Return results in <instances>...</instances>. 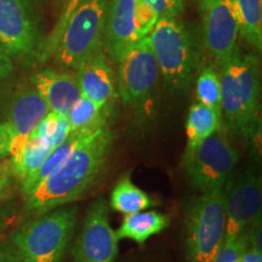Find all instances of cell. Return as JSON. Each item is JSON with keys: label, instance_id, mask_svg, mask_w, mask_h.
Wrapping results in <instances>:
<instances>
[{"label": "cell", "instance_id": "17", "mask_svg": "<svg viewBox=\"0 0 262 262\" xmlns=\"http://www.w3.org/2000/svg\"><path fill=\"white\" fill-rule=\"evenodd\" d=\"M170 225L168 215L158 211H137L126 215L116 233L120 239H130L139 244H143L150 237L160 233Z\"/></svg>", "mask_w": 262, "mask_h": 262}, {"label": "cell", "instance_id": "24", "mask_svg": "<svg viewBox=\"0 0 262 262\" xmlns=\"http://www.w3.org/2000/svg\"><path fill=\"white\" fill-rule=\"evenodd\" d=\"M70 133L71 126L68 117L50 111L44 117V119L38 124V126L33 130L28 139L44 141V142L49 143L52 148H55L67 139Z\"/></svg>", "mask_w": 262, "mask_h": 262}, {"label": "cell", "instance_id": "21", "mask_svg": "<svg viewBox=\"0 0 262 262\" xmlns=\"http://www.w3.org/2000/svg\"><path fill=\"white\" fill-rule=\"evenodd\" d=\"M112 108L101 107L89 98L81 96L68 113L72 133H94L107 125Z\"/></svg>", "mask_w": 262, "mask_h": 262}, {"label": "cell", "instance_id": "11", "mask_svg": "<svg viewBox=\"0 0 262 262\" xmlns=\"http://www.w3.org/2000/svg\"><path fill=\"white\" fill-rule=\"evenodd\" d=\"M119 238L108 219V205L98 198L90 205L80 233L72 247L73 262H114Z\"/></svg>", "mask_w": 262, "mask_h": 262}, {"label": "cell", "instance_id": "15", "mask_svg": "<svg viewBox=\"0 0 262 262\" xmlns=\"http://www.w3.org/2000/svg\"><path fill=\"white\" fill-rule=\"evenodd\" d=\"M75 78L81 96L89 98L101 107L112 108L117 96L116 83L102 45L98 47L78 68Z\"/></svg>", "mask_w": 262, "mask_h": 262}, {"label": "cell", "instance_id": "19", "mask_svg": "<svg viewBox=\"0 0 262 262\" xmlns=\"http://www.w3.org/2000/svg\"><path fill=\"white\" fill-rule=\"evenodd\" d=\"M153 204V199L137 187L129 176L120 179L111 193V208L125 216L146 210Z\"/></svg>", "mask_w": 262, "mask_h": 262}, {"label": "cell", "instance_id": "30", "mask_svg": "<svg viewBox=\"0 0 262 262\" xmlns=\"http://www.w3.org/2000/svg\"><path fill=\"white\" fill-rule=\"evenodd\" d=\"M15 179L12 172L11 162L10 159H5L0 162V199L5 195V193L11 187L12 180Z\"/></svg>", "mask_w": 262, "mask_h": 262}, {"label": "cell", "instance_id": "31", "mask_svg": "<svg viewBox=\"0 0 262 262\" xmlns=\"http://www.w3.org/2000/svg\"><path fill=\"white\" fill-rule=\"evenodd\" d=\"M12 141V129L9 122L0 123V159L10 156V147Z\"/></svg>", "mask_w": 262, "mask_h": 262}, {"label": "cell", "instance_id": "22", "mask_svg": "<svg viewBox=\"0 0 262 262\" xmlns=\"http://www.w3.org/2000/svg\"><path fill=\"white\" fill-rule=\"evenodd\" d=\"M52 149L54 148L44 141L28 139L25 146L10 158L15 178L19 182L28 179L40 168Z\"/></svg>", "mask_w": 262, "mask_h": 262}, {"label": "cell", "instance_id": "8", "mask_svg": "<svg viewBox=\"0 0 262 262\" xmlns=\"http://www.w3.org/2000/svg\"><path fill=\"white\" fill-rule=\"evenodd\" d=\"M39 18L32 0H0V47L29 61L41 48Z\"/></svg>", "mask_w": 262, "mask_h": 262}, {"label": "cell", "instance_id": "18", "mask_svg": "<svg viewBox=\"0 0 262 262\" xmlns=\"http://www.w3.org/2000/svg\"><path fill=\"white\" fill-rule=\"evenodd\" d=\"M237 16L239 34L251 47L262 49V2L261 0H232Z\"/></svg>", "mask_w": 262, "mask_h": 262}, {"label": "cell", "instance_id": "9", "mask_svg": "<svg viewBox=\"0 0 262 262\" xmlns=\"http://www.w3.org/2000/svg\"><path fill=\"white\" fill-rule=\"evenodd\" d=\"M116 62L118 91L123 102L126 106H139L145 102L159 77L149 37L131 45Z\"/></svg>", "mask_w": 262, "mask_h": 262}, {"label": "cell", "instance_id": "36", "mask_svg": "<svg viewBox=\"0 0 262 262\" xmlns=\"http://www.w3.org/2000/svg\"><path fill=\"white\" fill-rule=\"evenodd\" d=\"M237 262H247V260H245V258H244V256H243V255H242V256H241V258H239V260H238Z\"/></svg>", "mask_w": 262, "mask_h": 262}, {"label": "cell", "instance_id": "13", "mask_svg": "<svg viewBox=\"0 0 262 262\" xmlns=\"http://www.w3.org/2000/svg\"><path fill=\"white\" fill-rule=\"evenodd\" d=\"M50 112L47 102L34 86H25L14 95L9 106V122L12 129L10 157L16 155L28 141L33 130Z\"/></svg>", "mask_w": 262, "mask_h": 262}, {"label": "cell", "instance_id": "1", "mask_svg": "<svg viewBox=\"0 0 262 262\" xmlns=\"http://www.w3.org/2000/svg\"><path fill=\"white\" fill-rule=\"evenodd\" d=\"M112 141L107 125L84 136L54 172L24 195L26 210L38 216L80 199L102 172Z\"/></svg>", "mask_w": 262, "mask_h": 262}, {"label": "cell", "instance_id": "6", "mask_svg": "<svg viewBox=\"0 0 262 262\" xmlns=\"http://www.w3.org/2000/svg\"><path fill=\"white\" fill-rule=\"evenodd\" d=\"M238 160L237 148L219 130L195 145H187L182 168L192 187L205 194L224 189Z\"/></svg>", "mask_w": 262, "mask_h": 262}, {"label": "cell", "instance_id": "3", "mask_svg": "<svg viewBox=\"0 0 262 262\" xmlns=\"http://www.w3.org/2000/svg\"><path fill=\"white\" fill-rule=\"evenodd\" d=\"M77 208H56L16 229L10 241L25 262H61L73 237Z\"/></svg>", "mask_w": 262, "mask_h": 262}, {"label": "cell", "instance_id": "25", "mask_svg": "<svg viewBox=\"0 0 262 262\" xmlns=\"http://www.w3.org/2000/svg\"><path fill=\"white\" fill-rule=\"evenodd\" d=\"M195 93L198 102L221 113V84L220 75L214 67L204 68L196 79Z\"/></svg>", "mask_w": 262, "mask_h": 262}, {"label": "cell", "instance_id": "28", "mask_svg": "<svg viewBox=\"0 0 262 262\" xmlns=\"http://www.w3.org/2000/svg\"><path fill=\"white\" fill-rule=\"evenodd\" d=\"M159 16L150 6H148L142 0H137L136 5V24L139 29L140 38L143 39L148 37L149 33L152 32Z\"/></svg>", "mask_w": 262, "mask_h": 262}, {"label": "cell", "instance_id": "12", "mask_svg": "<svg viewBox=\"0 0 262 262\" xmlns=\"http://www.w3.org/2000/svg\"><path fill=\"white\" fill-rule=\"evenodd\" d=\"M204 41L216 63L229 60L238 49V22L232 0H201Z\"/></svg>", "mask_w": 262, "mask_h": 262}, {"label": "cell", "instance_id": "35", "mask_svg": "<svg viewBox=\"0 0 262 262\" xmlns=\"http://www.w3.org/2000/svg\"><path fill=\"white\" fill-rule=\"evenodd\" d=\"M12 216V210L9 206L0 205V233L6 228L9 224V220Z\"/></svg>", "mask_w": 262, "mask_h": 262}, {"label": "cell", "instance_id": "4", "mask_svg": "<svg viewBox=\"0 0 262 262\" xmlns=\"http://www.w3.org/2000/svg\"><path fill=\"white\" fill-rule=\"evenodd\" d=\"M111 0H81L62 29L51 56L61 67L77 71L102 45Z\"/></svg>", "mask_w": 262, "mask_h": 262}, {"label": "cell", "instance_id": "26", "mask_svg": "<svg viewBox=\"0 0 262 262\" xmlns=\"http://www.w3.org/2000/svg\"><path fill=\"white\" fill-rule=\"evenodd\" d=\"M80 3H81V0H67V2H66L63 10H62L61 16H60V18H58L56 26H55L54 31H52L48 40L45 41L44 44H41L40 51H39V54H38L39 60L45 61V60H48L49 57H51L52 51H54L55 45H56L58 38H60L62 29H63L64 25L67 24L68 19L71 18L72 14L75 11V9L78 8V5H79Z\"/></svg>", "mask_w": 262, "mask_h": 262}, {"label": "cell", "instance_id": "2", "mask_svg": "<svg viewBox=\"0 0 262 262\" xmlns=\"http://www.w3.org/2000/svg\"><path fill=\"white\" fill-rule=\"evenodd\" d=\"M221 114L234 134L250 139L256 131L260 101V66L256 55L237 51L219 64Z\"/></svg>", "mask_w": 262, "mask_h": 262}, {"label": "cell", "instance_id": "33", "mask_svg": "<svg viewBox=\"0 0 262 262\" xmlns=\"http://www.w3.org/2000/svg\"><path fill=\"white\" fill-rule=\"evenodd\" d=\"M12 71H14V63H12L11 56L0 47V80L9 77Z\"/></svg>", "mask_w": 262, "mask_h": 262}, {"label": "cell", "instance_id": "32", "mask_svg": "<svg viewBox=\"0 0 262 262\" xmlns=\"http://www.w3.org/2000/svg\"><path fill=\"white\" fill-rule=\"evenodd\" d=\"M0 262H25L10 238L8 241H0Z\"/></svg>", "mask_w": 262, "mask_h": 262}, {"label": "cell", "instance_id": "34", "mask_svg": "<svg viewBox=\"0 0 262 262\" xmlns=\"http://www.w3.org/2000/svg\"><path fill=\"white\" fill-rule=\"evenodd\" d=\"M243 256L247 262H262L261 248H257L249 243V247L243 253Z\"/></svg>", "mask_w": 262, "mask_h": 262}, {"label": "cell", "instance_id": "23", "mask_svg": "<svg viewBox=\"0 0 262 262\" xmlns=\"http://www.w3.org/2000/svg\"><path fill=\"white\" fill-rule=\"evenodd\" d=\"M89 134L91 133H72L71 131L70 135L67 136V139L51 150L50 155L48 156L45 162L41 164L40 168H39L34 173H32L28 179H26L25 181L21 182V189L24 195L33 191L42 180H45L51 172H54L55 170L67 159V157L71 155V152L74 149V147L78 145V142H79L84 136L89 135Z\"/></svg>", "mask_w": 262, "mask_h": 262}, {"label": "cell", "instance_id": "16", "mask_svg": "<svg viewBox=\"0 0 262 262\" xmlns=\"http://www.w3.org/2000/svg\"><path fill=\"white\" fill-rule=\"evenodd\" d=\"M31 81L47 102L49 111L62 116H68L81 97L77 78L67 72L42 70L33 74Z\"/></svg>", "mask_w": 262, "mask_h": 262}, {"label": "cell", "instance_id": "27", "mask_svg": "<svg viewBox=\"0 0 262 262\" xmlns=\"http://www.w3.org/2000/svg\"><path fill=\"white\" fill-rule=\"evenodd\" d=\"M249 229L237 238L225 239L224 244L212 262H237L249 247Z\"/></svg>", "mask_w": 262, "mask_h": 262}, {"label": "cell", "instance_id": "14", "mask_svg": "<svg viewBox=\"0 0 262 262\" xmlns=\"http://www.w3.org/2000/svg\"><path fill=\"white\" fill-rule=\"evenodd\" d=\"M137 0H111L106 16L102 48L114 61L141 40L136 24Z\"/></svg>", "mask_w": 262, "mask_h": 262}, {"label": "cell", "instance_id": "29", "mask_svg": "<svg viewBox=\"0 0 262 262\" xmlns=\"http://www.w3.org/2000/svg\"><path fill=\"white\" fill-rule=\"evenodd\" d=\"M159 17H178L183 12V0H142Z\"/></svg>", "mask_w": 262, "mask_h": 262}, {"label": "cell", "instance_id": "7", "mask_svg": "<svg viewBox=\"0 0 262 262\" xmlns=\"http://www.w3.org/2000/svg\"><path fill=\"white\" fill-rule=\"evenodd\" d=\"M224 189L193 199L186 212L187 262H212L225 242Z\"/></svg>", "mask_w": 262, "mask_h": 262}, {"label": "cell", "instance_id": "5", "mask_svg": "<svg viewBox=\"0 0 262 262\" xmlns=\"http://www.w3.org/2000/svg\"><path fill=\"white\" fill-rule=\"evenodd\" d=\"M148 37L164 83L171 91L185 89L196 60L187 28L176 17H159Z\"/></svg>", "mask_w": 262, "mask_h": 262}, {"label": "cell", "instance_id": "20", "mask_svg": "<svg viewBox=\"0 0 262 262\" xmlns=\"http://www.w3.org/2000/svg\"><path fill=\"white\" fill-rule=\"evenodd\" d=\"M222 114L217 111L196 102L189 108L186 120V135H187V145H195L217 133L221 129Z\"/></svg>", "mask_w": 262, "mask_h": 262}, {"label": "cell", "instance_id": "10", "mask_svg": "<svg viewBox=\"0 0 262 262\" xmlns=\"http://www.w3.org/2000/svg\"><path fill=\"white\" fill-rule=\"evenodd\" d=\"M261 199L260 176L253 172L229 176L224 187L225 239L239 237L260 219Z\"/></svg>", "mask_w": 262, "mask_h": 262}]
</instances>
